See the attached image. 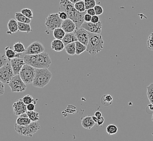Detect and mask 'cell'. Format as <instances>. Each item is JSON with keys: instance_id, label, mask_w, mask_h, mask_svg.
<instances>
[{"instance_id": "1", "label": "cell", "mask_w": 153, "mask_h": 141, "mask_svg": "<svg viewBox=\"0 0 153 141\" xmlns=\"http://www.w3.org/2000/svg\"><path fill=\"white\" fill-rule=\"evenodd\" d=\"M59 12H65L67 13L68 19L74 21L76 24V29L81 28L84 21V15L86 12L80 13L74 8V3L70 0H60L59 3Z\"/></svg>"}, {"instance_id": "2", "label": "cell", "mask_w": 153, "mask_h": 141, "mask_svg": "<svg viewBox=\"0 0 153 141\" xmlns=\"http://www.w3.org/2000/svg\"><path fill=\"white\" fill-rule=\"evenodd\" d=\"M26 64L32 66L36 68H48L52 64L50 56L47 52L34 54L25 55L24 57Z\"/></svg>"}, {"instance_id": "3", "label": "cell", "mask_w": 153, "mask_h": 141, "mask_svg": "<svg viewBox=\"0 0 153 141\" xmlns=\"http://www.w3.org/2000/svg\"><path fill=\"white\" fill-rule=\"evenodd\" d=\"M104 42L100 34L90 32V39L86 51L92 56H95L103 50Z\"/></svg>"}, {"instance_id": "4", "label": "cell", "mask_w": 153, "mask_h": 141, "mask_svg": "<svg viewBox=\"0 0 153 141\" xmlns=\"http://www.w3.org/2000/svg\"><path fill=\"white\" fill-rule=\"evenodd\" d=\"M52 73L48 68H36V76L32 82L33 86L39 88H44L49 84Z\"/></svg>"}, {"instance_id": "5", "label": "cell", "mask_w": 153, "mask_h": 141, "mask_svg": "<svg viewBox=\"0 0 153 141\" xmlns=\"http://www.w3.org/2000/svg\"><path fill=\"white\" fill-rule=\"evenodd\" d=\"M41 129V126L38 122H32L27 125H20L16 124L15 130L16 132L20 135L27 137H32L36 132Z\"/></svg>"}, {"instance_id": "6", "label": "cell", "mask_w": 153, "mask_h": 141, "mask_svg": "<svg viewBox=\"0 0 153 141\" xmlns=\"http://www.w3.org/2000/svg\"><path fill=\"white\" fill-rule=\"evenodd\" d=\"M36 68L31 65L25 64L20 72V76L24 82L27 85L32 84L36 76Z\"/></svg>"}, {"instance_id": "7", "label": "cell", "mask_w": 153, "mask_h": 141, "mask_svg": "<svg viewBox=\"0 0 153 141\" xmlns=\"http://www.w3.org/2000/svg\"><path fill=\"white\" fill-rule=\"evenodd\" d=\"M63 20L59 17V13H52L48 15L45 21V26L47 30H54L61 27Z\"/></svg>"}, {"instance_id": "8", "label": "cell", "mask_w": 153, "mask_h": 141, "mask_svg": "<svg viewBox=\"0 0 153 141\" xmlns=\"http://www.w3.org/2000/svg\"><path fill=\"white\" fill-rule=\"evenodd\" d=\"M8 85L13 92H22L27 89L26 84L21 78L19 74L13 76Z\"/></svg>"}, {"instance_id": "9", "label": "cell", "mask_w": 153, "mask_h": 141, "mask_svg": "<svg viewBox=\"0 0 153 141\" xmlns=\"http://www.w3.org/2000/svg\"><path fill=\"white\" fill-rule=\"evenodd\" d=\"M14 76L10 63L0 68V80L1 82L5 84H9Z\"/></svg>"}, {"instance_id": "10", "label": "cell", "mask_w": 153, "mask_h": 141, "mask_svg": "<svg viewBox=\"0 0 153 141\" xmlns=\"http://www.w3.org/2000/svg\"><path fill=\"white\" fill-rule=\"evenodd\" d=\"M45 47L40 41H34L29 45L26 48L25 55L38 54L44 52Z\"/></svg>"}, {"instance_id": "11", "label": "cell", "mask_w": 153, "mask_h": 141, "mask_svg": "<svg viewBox=\"0 0 153 141\" xmlns=\"http://www.w3.org/2000/svg\"><path fill=\"white\" fill-rule=\"evenodd\" d=\"M81 28L86 30L88 32L94 34H100L102 30V24L100 21L97 24H94L91 22H84L82 25Z\"/></svg>"}, {"instance_id": "12", "label": "cell", "mask_w": 153, "mask_h": 141, "mask_svg": "<svg viewBox=\"0 0 153 141\" xmlns=\"http://www.w3.org/2000/svg\"><path fill=\"white\" fill-rule=\"evenodd\" d=\"M76 35L77 40L82 44L87 46L90 39V32L82 28H80L74 32Z\"/></svg>"}, {"instance_id": "13", "label": "cell", "mask_w": 153, "mask_h": 141, "mask_svg": "<svg viewBox=\"0 0 153 141\" xmlns=\"http://www.w3.org/2000/svg\"><path fill=\"white\" fill-rule=\"evenodd\" d=\"M10 64L15 76L20 74L21 70L24 67V65L26 64L24 59H21L20 58H15L11 59Z\"/></svg>"}, {"instance_id": "14", "label": "cell", "mask_w": 153, "mask_h": 141, "mask_svg": "<svg viewBox=\"0 0 153 141\" xmlns=\"http://www.w3.org/2000/svg\"><path fill=\"white\" fill-rule=\"evenodd\" d=\"M13 108L14 113L16 116H20L27 111V105L24 103L22 99H18L13 105Z\"/></svg>"}, {"instance_id": "15", "label": "cell", "mask_w": 153, "mask_h": 141, "mask_svg": "<svg viewBox=\"0 0 153 141\" xmlns=\"http://www.w3.org/2000/svg\"><path fill=\"white\" fill-rule=\"evenodd\" d=\"M61 28L64 30L66 33L74 32L76 29V26L74 21L68 19L62 21Z\"/></svg>"}, {"instance_id": "16", "label": "cell", "mask_w": 153, "mask_h": 141, "mask_svg": "<svg viewBox=\"0 0 153 141\" xmlns=\"http://www.w3.org/2000/svg\"><path fill=\"white\" fill-rule=\"evenodd\" d=\"M8 31L7 32V34L12 35L14 33L19 31V25L18 21L14 19H11L8 22Z\"/></svg>"}, {"instance_id": "17", "label": "cell", "mask_w": 153, "mask_h": 141, "mask_svg": "<svg viewBox=\"0 0 153 141\" xmlns=\"http://www.w3.org/2000/svg\"><path fill=\"white\" fill-rule=\"evenodd\" d=\"M81 124L84 128L86 129H91L94 126L96 123L93 120L92 116H88L82 118L81 121Z\"/></svg>"}, {"instance_id": "18", "label": "cell", "mask_w": 153, "mask_h": 141, "mask_svg": "<svg viewBox=\"0 0 153 141\" xmlns=\"http://www.w3.org/2000/svg\"><path fill=\"white\" fill-rule=\"evenodd\" d=\"M65 45L61 40L54 39L51 42V48L56 52H61L65 49Z\"/></svg>"}, {"instance_id": "19", "label": "cell", "mask_w": 153, "mask_h": 141, "mask_svg": "<svg viewBox=\"0 0 153 141\" xmlns=\"http://www.w3.org/2000/svg\"><path fill=\"white\" fill-rule=\"evenodd\" d=\"M62 42L65 45V46L68 44H70L73 42H75L77 40L76 35L74 32L70 33H66L65 36L62 40Z\"/></svg>"}, {"instance_id": "20", "label": "cell", "mask_w": 153, "mask_h": 141, "mask_svg": "<svg viewBox=\"0 0 153 141\" xmlns=\"http://www.w3.org/2000/svg\"><path fill=\"white\" fill-rule=\"evenodd\" d=\"M22 53H18L10 47H6L5 48V55L8 59L11 60L15 58H20Z\"/></svg>"}, {"instance_id": "21", "label": "cell", "mask_w": 153, "mask_h": 141, "mask_svg": "<svg viewBox=\"0 0 153 141\" xmlns=\"http://www.w3.org/2000/svg\"><path fill=\"white\" fill-rule=\"evenodd\" d=\"M15 19L18 21V22L29 24L31 23V20L27 18L26 16H25L21 12H16L15 13Z\"/></svg>"}, {"instance_id": "22", "label": "cell", "mask_w": 153, "mask_h": 141, "mask_svg": "<svg viewBox=\"0 0 153 141\" xmlns=\"http://www.w3.org/2000/svg\"><path fill=\"white\" fill-rule=\"evenodd\" d=\"M66 52L70 56H74L76 53V42L67 45L65 46Z\"/></svg>"}, {"instance_id": "23", "label": "cell", "mask_w": 153, "mask_h": 141, "mask_svg": "<svg viewBox=\"0 0 153 141\" xmlns=\"http://www.w3.org/2000/svg\"><path fill=\"white\" fill-rule=\"evenodd\" d=\"M19 25V31L21 32L29 33L32 32V29L30 24H26V23H22L18 22Z\"/></svg>"}, {"instance_id": "24", "label": "cell", "mask_w": 153, "mask_h": 141, "mask_svg": "<svg viewBox=\"0 0 153 141\" xmlns=\"http://www.w3.org/2000/svg\"><path fill=\"white\" fill-rule=\"evenodd\" d=\"M53 34L54 38L62 40V39L65 36L66 32L64 31V30L61 27H60L53 30Z\"/></svg>"}, {"instance_id": "25", "label": "cell", "mask_w": 153, "mask_h": 141, "mask_svg": "<svg viewBox=\"0 0 153 141\" xmlns=\"http://www.w3.org/2000/svg\"><path fill=\"white\" fill-rule=\"evenodd\" d=\"M100 101L103 105L108 106L112 104L113 98L110 94H104L101 98Z\"/></svg>"}, {"instance_id": "26", "label": "cell", "mask_w": 153, "mask_h": 141, "mask_svg": "<svg viewBox=\"0 0 153 141\" xmlns=\"http://www.w3.org/2000/svg\"><path fill=\"white\" fill-rule=\"evenodd\" d=\"M13 50L18 53H24V52H25L26 50V49L25 47L24 44L20 41L18 42H16L14 44Z\"/></svg>"}, {"instance_id": "27", "label": "cell", "mask_w": 153, "mask_h": 141, "mask_svg": "<svg viewBox=\"0 0 153 141\" xmlns=\"http://www.w3.org/2000/svg\"><path fill=\"white\" fill-rule=\"evenodd\" d=\"M76 55H80L82 53H84L87 50V46L85 45L82 44V43L80 42L79 41H77L76 42Z\"/></svg>"}, {"instance_id": "28", "label": "cell", "mask_w": 153, "mask_h": 141, "mask_svg": "<svg viewBox=\"0 0 153 141\" xmlns=\"http://www.w3.org/2000/svg\"><path fill=\"white\" fill-rule=\"evenodd\" d=\"M74 5L75 9H76L78 12L80 13H84L86 12L85 5L84 0L77 2L76 3L74 4Z\"/></svg>"}, {"instance_id": "29", "label": "cell", "mask_w": 153, "mask_h": 141, "mask_svg": "<svg viewBox=\"0 0 153 141\" xmlns=\"http://www.w3.org/2000/svg\"><path fill=\"white\" fill-rule=\"evenodd\" d=\"M32 122L29 117H22L19 116L16 119V124L20 125H27L31 123Z\"/></svg>"}, {"instance_id": "30", "label": "cell", "mask_w": 153, "mask_h": 141, "mask_svg": "<svg viewBox=\"0 0 153 141\" xmlns=\"http://www.w3.org/2000/svg\"><path fill=\"white\" fill-rule=\"evenodd\" d=\"M27 115L32 122H38L40 119V114L38 112L35 111H27Z\"/></svg>"}, {"instance_id": "31", "label": "cell", "mask_w": 153, "mask_h": 141, "mask_svg": "<svg viewBox=\"0 0 153 141\" xmlns=\"http://www.w3.org/2000/svg\"><path fill=\"white\" fill-rule=\"evenodd\" d=\"M118 127L115 124H110L108 125L106 128V132L109 135L116 134L118 132Z\"/></svg>"}, {"instance_id": "32", "label": "cell", "mask_w": 153, "mask_h": 141, "mask_svg": "<svg viewBox=\"0 0 153 141\" xmlns=\"http://www.w3.org/2000/svg\"><path fill=\"white\" fill-rule=\"evenodd\" d=\"M147 95L150 103L153 104V82L147 87Z\"/></svg>"}, {"instance_id": "33", "label": "cell", "mask_w": 153, "mask_h": 141, "mask_svg": "<svg viewBox=\"0 0 153 141\" xmlns=\"http://www.w3.org/2000/svg\"><path fill=\"white\" fill-rule=\"evenodd\" d=\"M10 63V60L8 59L6 55L1 54V56H0V68L2 67L4 65L9 64Z\"/></svg>"}, {"instance_id": "34", "label": "cell", "mask_w": 153, "mask_h": 141, "mask_svg": "<svg viewBox=\"0 0 153 141\" xmlns=\"http://www.w3.org/2000/svg\"><path fill=\"white\" fill-rule=\"evenodd\" d=\"M21 12L24 14L25 16H26L27 18L30 19L32 20L33 19L34 15H33V13L32 10L29 8H24L21 10Z\"/></svg>"}, {"instance_id": "35", "label": "cell", "mask_w": 153, "mask_h": 141, "mask_svg": "<svg viewBox=\"0 0 153 141\" xmlns=\"http://www.w3.org/2000/svg\"><path fill=\"white\" fill-rule=\"evenodd\" d=\"M84 1L86 10L90 8H93L96 6V0H84Z\"/></svg>"}, {"instance_id": "36", "label": "cell", "mask_w": 153, "mask_h": 141, "mask_svg": "<svg viewBox=\"0 0 153 141\" xmlns=\"http://www.w3.org/2000/svg\"><path fill=\"white\" fill-rule=\"evenodd\" d=\"M22 100L26 105L30 104V103H36V100H34L32 96L30 94H27L24 96L22 98Z\"/></svg>"}, {"instance_id": "37", "label": "cell", "mask_w": 153, "mask_h": 141, "mask_svg": "<svg viewBox=\"0 0 153 141\" xmlns=\"http://www.w3.org/2000/svg\"><path fill=\"white\" fill-rule=\"evenodd\" d=\"M148 48L150 50H153V33H151L148 38L147 41Z\"/></svg>"}, {"instance_id": "38", "label": "cell", "mask_w": 153, "mask_h": 141, "mask_svg": "<svg viewBox=\"0 0 153 141\" xmlns=\"http://www.w3.org/2000/svg\"><path fill=\"white\" fill-rule=\"evenodd\" d=\"M94 9L95 10V12H96V15H98V16L102 15L104 12L103 7L100 5L96 4V6L94 7Z\"/></svg>"}, {"instance_id": "39", "label": "cell", "mask_w": 153, "mask_h": 141, "mask_svg": "<svg viewBox=\"0 0 153 141\" xmlns=\"http://www.w3.org/2000/svg\"><path fill=\"white\" fill-rule=\"evenodd\" d=\"M36 103H30V104L27 105V111H35L36 110Z\"/></svg>"}, {"instance_id": "40", "label": "cell", "mask_w": 153, "mask_h": 141, "mask_svg": "<svg viewBox=\"0 0 153 141\" xmlns=\"http://www.w3.org/2000/svg\"><path fill=\"white\" fill-rule=\"evenodd\" d=\"M59 17L62 20H65L68 19V15L67 13L65 12H59Z\"/></svg>"}, {"instance_id": "41", "label": "cell", "mask_w": 153, "mask_h": 141, "mask_svg": "<svg viewBox=\"0 0 153 141\" xmlns=\"http://www.w3.org/2000/svg\"><path fill=\"white\" fill-rule=\"evenodd\" d=\"M100 18H99V16L95 15L92 17L91 22L94 24H97L99 22H100Z\"/></svg>"}, {"instance_id": "42", "label": "cell", "mask_w": 153, "mask_h": 141, "mask_svg": "<svg viewBox=\"0 0 153 141\" xmlns=\"http://www.w3.org/2000/svg\"><path fill=\"white\" fill-rule=\"evenodd\" d=\"M91 15H89L87 13H86L85 15H84V21L86 22H90L91 21L92 19Z\"/></svg>"}, {"instance_id": "43", "label": "cell", "mask_w": 153, "mask_h": 141, "mask_svg": "<svg viewBox=\"0 0 153 141\" xmlns=\"http://www.w3.org/2000/svg\"><path fill=\"white\" fill-rule=\"evenodd\" d=\"M86 13H87L89 15H91L92 16H93L96 15V12H95V10H94V8L88 9V10H86Z\"/></svg>"}, {"instance_id": "44", "label": "cell", "mask_w": 153, "mask_h": 141, "mask_svg": "<svg viewBox=\"0 0 153 141\" xmlns=\"http://www.w3.org/2000/svg\"><path fill=\"white\" fill-rule=\"evenodd\" d=\"M105 121V119L103 117V116H102L101 117L98 118V121H97V124L100 125V126H102L103 125L104 122Z\"/></svg>"}, {"instance_id": "45", "label": "cell", "mask_w": 153, "mask_h": 141, "mask_svg": "<svg viewBox=\"0 0 153 141\" xmlns=\"http://www.w3.org/2000/svg\"><path fill=\"white\" fill-rule=\"evenodd\" d=\"M4 83L2 82H0V94L2 95L4 93Z\"/></svg>"}, {"instance_id": "46", "label": "cell", "mask_w": 153, "mask_h": 141, "mask_svg": "<svg viewBox=\"0 0 153 141\" xmlns=\"http://www.w3.org/2000/svg\"><path fill=\"white\" fill-rule=\"evenodd\" d=\"M94 116L98 118H99L101 117L102 116V112L100 111H97L94 112Z\"/></svg>"}, {"instance_id": "47", "label": "cell", "mask_w": 153, "mask_h": 141, "mask_svg": "<svg viewBox=\"0 0 153 141\" xmlns=\"http://www.w3.org/2000/svg\"><path fill=\"white\" fill-rule=\"evenodd\" d=\"M92 119H93V120H94V122H95L96 123H97V121H98V118L96 117V116H92Z\"/></svg>"}, {"instance_id": "48", "label": "cell", "mask_w": 153, "mask_h": 141, "mask_svg": "<svg viewBox=\"0 0 153 141\" xmlns=\"http://www.w3.org/2000/svg\"><path fill=\"white\" fill-rule=\"evenodd\" d=\"M82 1V0H70V1L72 2V3H74V4H75V3H76L77 2H78V1Z\"/></svg>"}, {"instance_id": "49", "label": "cell", "mask_w": 153, "mask_h": 141, "mask_svg": "<svg viewBox=\"0 0 153 141\" xmlns=\"http://www.w3.org/2000/svg\"><path fill=\"white\" fill-rule=\"evenodd\" d=\"M152 121L153 122V116H152Z\"/></svg>"}]
</instances>
